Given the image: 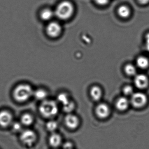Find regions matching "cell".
I'll list each match as a JSON object with an SVG mask.
<instances>
[{
	"label": "cell",
	"mask_w": 149,
	"mask_h": 149,
	"mask_svg": "<svg viewBox=\"0 0 149 149\" xmlns=\"http://www.w3.org/2000/svg\"><path fill=\"white\" fill-rule=\"evenodd\" d=\"M75 105L73 102L70 101L66 105L63 106V109L64 111L66 113H71L74 109Z\"/></svg>",
	"instance_id": "cell-23"
},
{
	"label": "cell",
	"mask_w": 149,
	"mask_h": 149,
	"mask_svg": "<svg viewBox=\"0 0 149 149\" xmlns=\"http://www.w3.org/2000/svg\"><path fill=\"white\" fill-rule=\"evenodd\" d=\"M74 149V148H71V149Z\"/></svg>",
	"instance_id": "cell-28"
},
{
	"label": "cell",
	"mask_w": 149,
	"mask_h": 149,
	"mask_svg": "<svg viewBox=\"0 0 149 149\" xmlns=\"http://www.w3.org/2000/svg\"><path fill=\"white\" fill-rule=\"evenodd\" d=\"M39 110L42 116L52 118L57 115L59 109L57 104L54 101L45 100L40 105Z\"/></svg>",
	"instance_id": "cell-3"
},
{
	"label": "cell",
	"mask_w": 149,
	"mask_h": 149,
	"mask_svg": "<svg viewBox=\"0 0 149 149\" xmlns=\"http://www.w3.org/2000/svg\"><path fill=\"white\" fill-rule=\"evenodd\" d=\"M20 122L22 123L23 126L29 127L33 124L34 118L30 114L25 113L21 117Z\"/></svg>",
	"instance_id": "cell-14"
},
{
	"label": "cell",
	"mask_w": 149,
	"mask_h": 149,
	"mask_svg": "<svg viewBox=\"0 0 149 149\" xmlns=\"http://www.w3.org/2000/svg\"><path fill=\"white\" fill-rule=\"evenodd\" d=\"M124 70L126 74L129 76L136 75V68L134 65L131 64H128L125 66Z\"/></svg>",
	"instance_id": "cell-18"
},
{
	"label": "cell",
	"mask_w": 149,
	"mask_h": 149,
	"mask_svg": "<svg viewBox=\"0 0 149 149\" xmlns=\"http://www.w3.org/2000/svg\"><path fill=\"white\" fill-rule=\"evenodd\" d=\"M136 65L141 69H146L149 66V60L144 56H141L137 58Z\"/></svg>",
	"instance_id": "cell-15"
},
{
	"label": "cell",
	"mask_w": 149,
	"mask_h": 149,
	"mask_svg": "<svg viewBox=\"0 0 149 149\" xmlns=\"http://www.w3.org/2000/svg\"><path fill=\"white\" fill-rule=\"evenodd\" d=\"M148 98L145 94L141 92L134 93L131 95L130 103L136 108L144 107L148 103Z\"/></svg>",
	"instance_id": "cell-5"
},
{
	"label": "cell",
	"mask_w": 149,
	"mask_h": 149,
	"mask_svg": "<svg viewBox=\"0 0 149 149\" xmlns=\"http://www.w3.org/2000/svg\"><path fill=\"white\" fill-rule=\"evenodd\" d=\"M64 121L66 127L71 130L78 128L80 123L79 119L78 116L72 114H68L66 116Z\"/></svg>",
	"instance_id": "cell-8"
},
{
	"label": "cell",
	"mask_w": 149,
	"mask_h": 149,
	"mask_svg": "<svg viewBox=\"0 0 149 149\" xmlns=\"http://www.w3.org/2000/svg\"><path fill=\"white\" fill-rule=\"evenodd\" d=\"M11 127H12V130L14 132L16 133L18 132H21L22 131V124L21 122H15L14 123H12L11 124Z\"/></svg>",
	"instance_id": "cell-22"
},
{
	"label": "cell",
	"mask_w": 149,
	"mask_h": 149,
	"mask_svg": "<svg viewBox=\"0 0 149 149\" xmlns=\"http://www.w3.org/2000/svg\"><path fill=\"white\" fill-rule=\"evenodd\" d=\"M90 95L92 99L94 101H99L101 99L102 91L101 88L98 86H95L91 88Z\"/></svg>",
	"instance_id": "cell-13"
},
{
	"label": "cell",
	"mask_w": 149,
	"mask_h": 149,
	"mask_svg": "<svg viewBox=\"0 0 149 149\" xmlns=\"http://www.w3.org/2000/svg\"><path fill=\"white\" fill-rule=\"evenodd\" d=\"M33 95L36 99L39 100H45L47 96L46 91L43 89H38L33 93Z\"/></svg>",
	"instance_id": "cell-20"
},
{
	"label": "cell",
	"mask_w": 149,
	"mask_h": 149,
	"mask_svg": "<svg viewBox=\"0 0 149 149\" xmlns=\"http://www.w3.org/2000/svg\"><path fill=\"white\" fill-rule=\"evenodd\" d=\"M137 1L141 4H146L149 2V0H137Z\"/></svg>",
	"instance_id": "cell-27"
},
{
	"label": "cell",
	"mask_w": 149,
	"mask_h": 149,
	"mask_svg": "<svg viewBox=\"0 0 149 149\" xmlns=\"http://www.w3.org/2000/svg\"><path fill=\"white\" fill-rule=\"evenodd\" d=\"M62 137L57 133H52L49 138L50 145L52 148H57L61 145L62 143Z\"/></svg>",
	"instance_id": "cell-11"
},
{
	"label": "cell",
	"mask_w": 149,
	"mask_h": 149,
	"mask_svg": "<svg viewBox=\"0 0 149 149\" xmlns=\"http://www.w3.org/2000/svg\"><path fill=\"white\" fill-rule=\"evenodd\" d=\"M57 100L62 104L63 106L66 105L71 101L69 99V96L66 94L64 93L59 95L57 97Z\"/></svg>",
	"instance_id": "cell-21"
},
{
	"label": "cell",
	"mask_w": 149,
	"mask_h": 149,
	"mask_svg": "<svg viewBox=\"0 0 149 149\" xmlns=\"http://www.w3.org/2000/svg\"><path fill=\"white\" fill-rule=\"evenodd\" d=\"M46 31V33L49 36L52 38H56L61 34L62 28L58 23L52 22L47 25Z\"/></svg>",
	"instance_id": "cell-6"
},
{
	"label": "cell",
	"mask_w": 149,
	"mask_h": 149,
	"mask_svg": "<svg viewBox=\"0 0 149 149\" xmlns=\"http://www.w3.org/2000/svg\"><path fill=\"white\" fill-rule=\"evenodd\" d=\"M130 101L127 98L125 97H121L116 101V108L121 111H125L128 108Z\"/></svg>",
	"instance_id": "cell-12"
},
{
	"label": "cell",
	"mask_w": 149,
	"mask_h": 149,
	"mask_svg": "<svg viewBox=\"0 0 149 149\" xmlns=\"http://www.w3.org/2000/svg\"><path fill=\"white\" fill-rule=\"evenodd\" d=\"M54 14V12L50 9H45L41 12L40 17L43 20L48 21L52 18Z\"/></svg>",
	"instance_id": "cell-17"
},
{
	"label": "cell",
	"mask_w": 149,
	"mask_h": 149,
	"mask_svg": "<svg viewBox=\"0 0 149 149\" xmlns=\"http://www.w3.org/2000/svg\"><path fill=\"white\" fill-rule=\"evenodd\" d=\"M33 90L30 86L27 84L18 85L14 89L13 96L18 102H24L33 95Z\"/></svg>",
	"instance_id": "cell-2"
},
{
	"label": "cell",
	"mask_w": 149,
	"mask_h": 149,
	"mask_svg": "<svg viewBox=\"0 0 149 149\" xmlns=\"http://www.w3.org/2000/svg\"><path fill=\"white\" fill-rule=\"evenodd\" d=\"M21 142L27 147L33 146L37 140L36 133L31 130L27 129L22 130L20 136Z\"/></svg>",
	"instance_id": "cell-4"
},
{
	"label": "cell",
	"mask_w": 149,
	"mask_h": 149,
	"mask_svg": "<svg viewBox=\"0 0 149 149\" xmlns=\"http://www.w3.org/2000/svg\"><path fill=\"white\" fill-rule=\"evenodd\" d=\"M146 38L147 49L149 51V33L146 35Z\"/></svg>",
	"instance_id": "cell-26"
},
{
	"label": "cell",
	"mask_w": 149,
	"mask_h": 149,
	"mask_svg": "<svg viewBox=\"0 0 149 149\" xmlns=\"http://www.w3.org/2000/svg\"><path fill=\"white\" fill-rule=\"evenodd\" d=\"M13 117L10 113L7 111L0 112V126L7 127L12 124Z\"/></svg>",
	"instance_id": "cell-9"
},
{
	"label": "cell",
	"mask_w": 149,
	"mask_h": 149,
	"mask_svg": "<svg viewBox=\"0 0 149 149\" xmlns=\"http://www.w3.org/2000/svg\"><path fill=\"white\" fill-rule=\"evenodd\" d=\"M74 6L69 1H63L59 3L55 10L54 14L61 20H67L73 15Z\"/></svg>",
	"instance_id": "cell-1"
},
{
	"label": "cell",
	"mask_w": 149,
	"mask_h": 149,
	"mask_svg": "<svg viewBox=\"0 0 149 149\" xmlns=\"http://www.w3.org/2000/svg\"><path fill=\"white\" fill-rule=\"evenodd\" d=\"M95 113L99 118L106 119L110 115V108L106 104L100 103L96 107Z\"/></svg>",
	"instance_id": "cell-10"
},
{
	"label": "cell",
	"mask_w": 149,
	"mask_h": 149,
	"mask_svg": "<svg viewBox=\"0 0 149 149\" xmlns=\"http://www.w3.org/2000/svg\"><path fill=\"white\" fill-rule=\"evenodd\" d=\"M123 92L126 95H132L134 94V88L129 85H127L123 88Z\"/></svg>",
	"instance_id": "cell-24"
},
{
	"label": "cell",
	"mask_w": 149,
	"mask_h": 149,
	"mask_svg": "<svg viewBox=\"0 0 149 149\" xmlns=\"http://www.w3.org/2000/svg\"><path fill=\"white\" fill-rule=\"evenodd\" d=\"M134 84L137 88L141 89H145L149 86L148 78L144 74L136 75L134 78Z\"/></svg>",
	"instance_id": "cell-7"
},
{
	"label": "cell",
	"mask_w": 149,
	"mask_h": 149,
	"mask_svg": "<svg viewBox=\"0 0 149 149\" xmlns=\"http://www.w3.org/2000/svg\"><path fill=\"white\" fill-rule=\"evenodd\" d=\"M109 1L110 0H94V1L98 5L104 6L107 4Z\"/></svg>",
	"instance_id": "cell-25"
},
{
	"label": "cell",
	"mask_w": 149,
	"mask_h": 149,
	"mask_svg": "<svg viewBox=\"0 0 149 149\" xmlns=\"http://www.w3.org/2000/svg\"><path fill=\"white\" fill-rule=\"evenodd\" d=\"M117 12L120 17L126 18L130 16L131 10L128 6L126 5H122L118 8Z\"/></svg>",
	"instance_id": "cell-16"
},
{
	"label": "cell",
	"mask_w": 149,
	"mask_h": 149,
	"mask_svg": "<svg viewBox=\"0 0 149 149\" xmlns=\"http://www.w3.org/2000/svg\"><path fill=\"white\" fill-rule=\"evenodd\" d=\"M46 128L47 130L51 133L55 132L58 127L57 123L54 120L49 121L46 124Z\"/></svg>",
	"instance_id": "cell-19"
}]
</instances>
